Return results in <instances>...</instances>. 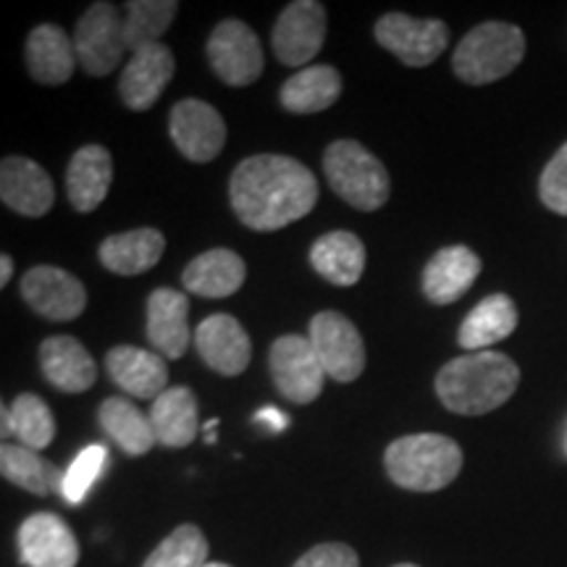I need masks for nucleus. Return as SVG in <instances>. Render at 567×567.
Returning <instances> with one entry per match:
<instances>
[{
    "label": "nucleus",
    "instance_id": "ea45409f",
    "mask_svg": "<svg viewBox=\"0 0 567 567\" xmlns=\"http://www.w3.org/2000/svg\"><path fill=\"white\" fill-rule=\"evenodd\" d=\"M0 410H3V413H0V415H3V436L9 439L11 436V408L3 405Z\"/></svg>",
    "mask_w": 567,
    "mask_h": 567
},
{
    "label": "nucleus",
    "instance_id": "2f4dec72",
    "mask_svg": "<svg viewBox=\"0 0 567 567\" xmlns=\"http://www.w3.org/2000/svg\"><path fill=\"white\" fill-rule=\"evenodd\" d=\"M179 11L176 0H130L124 6V40L130 53L155 45L166 34Z\"/></svg>",
    "mask_w": 567,
    "mask_h": 567
},
{
    "label": "nucleus",
    "instance_id": "393cba45",
    "mask_svg": "<svg viewBox=\"0 0 567 567\" xmlns=\"http://www.w3.org/2000/svg\"><path fill=\"white\" fill-rule=\"evenodd\" d=\"M163 250H166L163 231L145 226V229H132L105 237L101 250H97V258H101V264L111 274L140 276L158 266Z\"/></svg>",
    "mask_w": 567,
    "mask_h": 567
},
{
    "label": "nucleus",
    "instance_id": "f8f14e48",
    "mask_svg": "<svg viewBox=\"0 0 567 567\" xmlns=\"http://www.w3.org/2000/svg\"><path fill=\"white\" fill-rule=\"evenodd\" d=\"M21 297L48 321H74L87 308L84 284L59 266H34L21 279Z\"/></svg>",
    "mask_w": 567,
    "mask_h": 567
},
{
    "label": "nucleus",
    "instance_id": "bb28decb",
    "mask_svg": "<svg viewBox=\"0 0 567 567\" xmlns=\"http://www.w3.org/2000/svg\"><path fill=\"white\" fill-rule=\"evenodd\" d=\"M310 266L334 287H354L365 271V245L352 231H329L310 247Z\"/></svg>",
    "mask_w": 567,
    "mask_h": 567
},
{
    "label": "nucleus",
    "instance_id": "58836bf2",
    "mask_svg": "<svg viewBox=\"0 0 567 567\" xmlns=\"http://www.w3.org/2000/svg\"><path fill=\"white\" fill-rule=\"evenodd\" d=\"M11 274H13V260L11 255H0V287H6V284L11 281Z\"/></svg>",
    "mask_w": 567,
    "mask_h": 567
},
{
    "label": "nucleus",
    "instance_id": "79ce46f5",
    "mask_svg": "<svg viewBox=\"0 0 567 567\" xmlns=\"http://www.w3.org/2000/svg\"><path fill=\"white\" fill-rule=\"evenodd\" d=\"M394 567H421V565H413V563H400V565H394Z\"/></svg>",
    "mask_w": 567,
    "mask_h": 567
},
{
    "label": "nucleus",
    "instance_id": "39448f33",
    "mask_svg": "<svg viewBox=\"0 0 567 567\" xmlns=\"http://www.w3.org/2000/svg\"><path fill=\"white\" fill-rule=\"evenodd\" d=\"M323 172L331 189L352 208L373 213L384 208L392 195V179L384 163L358 140H337L326 147Z\"/></svg>",
    "mask_w": 567,
    "mask_h": 567
},
{
    "label": "nucleus",
    "instance_id": "e433bc0d",
    "mask_svg": "<svg viewBox=\"0 0 567 567\" xmlns=\"http://www.w3.org/2000/svg\"><path fill=\"white\" fill-rule=\"evenodd\" d=\"M292 567H360V557L350 544L326 542L305 551Z\"/></svg>",
    "mask_w": 567,
    "mask_h": 567
},
{
    "label": "nucleus",
    "instance_id": "1a4fd4ad",
    "mask_svg": "<svg viewBox=\"0 0 567 567\" xmlns=\"http://www.w3.org/2000/svg\"><path fill=\"white\" fill-rule=\"evenodd\" d=\"M373 34L384 51L413 69L431 66L450 45V27L442 19H413L400 11L375 21Z\"/></svg>",
    "mask_w": 567,
    "mask_h": 567
},
{
    "label": "nucleus",
    "instance_id": "f257e3e1",
    "mask_svg": "<svg viewBox=\"0 0 567 567\" xmlns=\"http://www.w3.org/2000/svg\"><path fill=\"white\" fill-rule=\"evenodd\" d=\"M234 216L252 231H279L316 208L318 179L289 155H250L231 172Z\"/></svg>",
    "mask_w": 567,
    "mask_h": 567
},
{
    "label": "nucleus",
    "instance_id": "a878e982",
    "mask_svg": "<svg viewBox=\"0 0 567 567\" xmlns=\"http://www.w3.org/2000/svg\"><path fill=\"white\" fill-rule=\"evenodd\" d=\"M151 421L158 436V444L166 450L189 446L200 434V417H197V396L189 386L166 389L151 408Z\"/></svg>",
    "mask_w": 567,
    "mask_h": 567
},
{
    "label": "nucleus",
    "instance_id": "b1692460",
    "mask_svg": "<svg viewBox=\"0 0 567 567\" xmlns=\"http://www.w3.org/2000/svg\"><path fill=\"white\" fill-rule=\"evenodd\" d=\"M24 55L27 71H30L32 80L40 84H51V87L69 82L71 74H74V66L80 63L76 61L74 40L59 24L34 27L30 38H27Z\"/></svg>",
    "mask_w": 567,
    "mask_h": 567
},
{
    "label": "nucleus",
    "instance_id": "423d86ee",
    "mask_svg": "<svg viewBox=\"0 0 567 567\" xmlns=\"http://www.w3.org/2000/svg\"><path fill=\"white\" fill-rule=\"evenodd\" d=\"M74 51L90 76H109L130 53L124 40V17L113 3H92L74 30Z\"/></svg>",
    "mask_w": 567,
    "mask_h": 567
},
{
    "label": "nucleus",
    "instance_id": "c756f323",
    "mask_svg": "<svg viewBox=\"0 0 567 567\" xmlns=\"http://www.w3.org/2000/svg\"><path fill=\"white\" fill-rule=\"evenodd\" d=\"M517 329V308L513 297L496 292L481 300L465 321L460 323L457 342L467 352H484V347H492L502 339H507Z\"/></svg>",
    "mask_w": 567,
    "mask_h": 567
},
{
    "label": "nucleus",
    "instance_id": "a19ab883",
    "mask_svg": "<svg viewBox=\"0 0 567 567\" xmlns=\"http://www.w3.org/2000/svg\"><path fill=\"white\" fill-rule=\"evenodd\" d=\"M205 567H231V565H226V563H208Z\"/></svg>",
    "mask_w": 567,
    "mask_h": 567
},
{
    "label": "nucleus",
    "instance_id": "6ab92c4d",
    "mask_svg": "<svg viewBox=\"0 0 567 567\" xmlns=\"http://www.w3.org/2000/svg\"><path fill=\"white\" fill-rule=\"evenodd\" d=\"M147 339L163 358H184L193 342L187 295H182L179 289L161 287L147 297Z\"/></svg>",
    "mask_w": 567,
    "mask_h": 567
},
{
    "label": "nucleus",
    "instance_id": "5701e85b",
    "mask_svg": "<svg viewBox=\"0 0 567 567\" xmlns=\"http://www.w3.org/2000/svg\"><path fill=\"white\" fill-rule=\"evenodd\" d=\"M113 182V158L103 145H84L71 155L66 168V193L71 208L92 213L109 197Z\"/></svg>",
    "mask_w": 567,
    "mask_h": 567
},
{
    "label": "nucleus",
    "instance_id": "aec40b11",
    "mask_svg": "<svg viewBox=\"0 0 567 567\" xmlns=\"http://www.w3.org/2000/svg\"><path fill=\"white\" fill-rule=\"evenodd\" d=\"M481 274V258L471 247H442L423 268V295L431 305H452L473 287Z\"/></svg>",
    "mask_w": 567,
    "mask_h": 567
},
{
    "label": "nucleus",
    "instance_id": "f3484780",
    "mask_svg": "<svg viewBox=\"0 0 567 567\" xmlns=\"http://www.w3.org/2000/svg\"><path fill=\"white\" fill-rule=\"evenodd\" d=\"M0 200L27 218H40L53 208L55 189L45 168L24 155H9L0 163Z\"/></svg>",
    "mask_w": 567,
    "mask_h": 567
},
{
    "label": "nucleus",
    "instance_id": "4468645a",
    "mask_svg": "<svg viewBox=\"0 0 567 567\" xmlns=\"http://www.w3.org/2000/svg\"><path fill=\"white\" fill-rule=\"evenodd\" d=\"M19 557L24 567H76L80 542L63 517L53 513H34L19 526Z\"/></svg>",
    "mask_w": 567,
    "mask_h": 567
},
{
    "label": "nucleus",
    "instance_id": "c85d7f7f",
    "mask_svg": "<svg viewBox=\"0 0 567 567\" xmlns=\"http://www.w3.org/2000/svg\"><path fill=\"white\" fill-rule=\"evenodd\" d=\"M342 95V74L334 66H308L284 82L279 92L281 109L295 116H310L331 109Z\"/></svg>",
    "mask_w": 567,
    "mask_h": 567
},
{
    "label": "nucleus",
    "instance_id": "7ed1b4c3",
    "mask_svg": "<svg viewBox=\"0 0 567 567\" xmlns=\"http://www.w3.org/2000/svg\"><path fill=\"white\" fill-rule=\"evenodd\" d=\"M384 467L389 481L405 492H442L463 471V450L444 434L400 436L386 446Z\"/></svg>",
    "mask_w": 567,
    "mask_h": 567
},
{
    "label": "nucleus",
    "instance_id": "a211bd4d",
    "mask_svg": "<svg viewBox=\"0 0 567 567\" xmlns=\"http://www.w3.org/2000/svg\"><path fill=\"white\" fill-rule=\"evenodd\" d=\"M111 381L137 400H158L168 389V365L158 352L142 347L118 344L105 354Z\"/></svg>",
    "mask_w": 567,
    "mask_h": 567
},
{
    "label": "nucleus",
    "instance_id": "f03ea898",
    "mask_svg": "<svg viewBox=\"0 0 567 567\" xmlns=\"http://www.w3.org/2000/svg\"><path fill=\"white\" fill-rule=\"evenodd\" d=\"M520 384V368L505 352H467L436 373V396L455 415H486Z\"/></svg>",
    "mask_w": 567,
    "mask_h": 567
},
{
    "label": "nucleus",
    "instance_id": "cd10ccee",
    "mask_svg": "<svg viewBox=\"0 0 567 567\" xmlns=\"http://www.w3.org/2000/svg\"><path fill=\"white\" fill-rule=\"evenodd\" d=\"M97 423L130 457H145L158 444L151 413L140 410L124 396H109L97 410Z\"/></svg>",
    "mask_w": 567,
    "mask_h": 567
},
{
    "label": "nucleus",
    "instance_id": "2eb2a0df",
    "mask_svg": "<svg viewBox=\"0 0 567 567\" xmlns=\"http://www.w3.org/2000/svg\"><path fill=\"white\" fill-rule=\"evenodd\" d=\"M174 71L176 59L172 48L163 45V42L134 51L122 71V80H118V95H122L126 109L151 111L158 103L163 90L168 87V82L174 80Z\"/></svg>",
    "mask_w": 567,
    "mask_h": 567
},
{
    "label": "nucleus",
    "instance_id": "0eeeda50",
    "mask_svg": "<svg viewBox=\"0 0 567 567\" xmlns=\"http://www.w3.org/2000/svg\"><path fill=\"white\" fill-rule=\"evenodd\" d=\"M205 53H208L213 74L229 87H247L264 74L266 59L258 34L239 19H224L221 24H216Z\"/></svg>",
    "mask_w": 567,
    "mask_h": 567
},
{
    "label": "nucleus",
    "instance_id": "20e7f679",
    "mask_svg": "<svg viewBox=\"0 0 567 567\" xmlns=\"http://www.w3.org/2000/svg\"><path fill=\"white\" fill-rule=\"evenodd\" d=\"M523 55H526V38L520 27L507 21H486L460 40L452 53V71L460 82L481 87L513 74L520 66Z\"/></svg>",
    "mask_w": 567,
    "mask_h": 567
},
{
    "label": "nucleus",
    "instance_id": "4c0bfd02",
    "mask_svg": "<svg viewBox=\"0 0 567 567\" xmlns=\"http://www.w3.org/2000/svg\"><path fill=\"white\" fill-rule=\"evenodd\" d=\"M255 421L266 423L271 431H284V429H287L289 417L284 415V413H279V410H276V408H264L258 415H255Z\"/></svg>",
    "mask_w": 567,
    "mask_h": 567
},
{
    "label": "nucleus",
    "instance_id": "72a5a7b5",
    "mask_svg": "<svg viewBox=\"0 0 567 567\" xmlns=\"http://www.w3.org/2000/svg\"><path fill=\"white\" fill-rule=\"evenodd\" d=\"M11 434L27 450H48L55 439V417L45 400L30 392L19 394L11 405Z\"/></svg>",
    "mask_w": 567,
    "mask_h": 567
},
{
    "label": "nucleus",
    "instance_id": "ddd939ff",
    "mask_svg": "<svg viewBox=\"0 0 567 567\" xmlns=\"http://www.w3.org/2000/svg\"><path fill=\"white\" fill-rule=\"evenodd\" d=\"M168 132L184 158L193 163H210L226 145V122L210 103L187 97L172 109Z\"/></svg>",
    "mask_w": 567,
    "mask_h": 567
},
{
    "label": "nucleus",
    "instance_id": "9d476101",
    "mask_svg": "<svg viewBox=\"0 0 567 567\" xmlns=\"http://www.w3.org/2000/svg\"><path fill=\"white\" fill-rule=\"evenodd\" d=\"M308 339L318 360H321L326 375H331L339 384H350V381L360 379L365 368V344L358 326L350 318L337 313V310H321L310 321Z\"/></svg>",
    "mask_w": 567,
    "mask_h": 567
},
{
    "label": "nucleus",
    "instance_id": "9b49d317",
    "mask_svg": "<svg viewBox=\"0 0 567 567\" xmlns=\"http://www.w3.org/2000/svg\"><path fill=\"white\" fill-rule=\"evenodd\" d=\"M326 19L323 3L318 0H295L276 19L271 32V45L279 63L284 66H305L321 53L326 42Z\"/></svg>",
    "mask_w": 567,
    "mask_h": 567
},
{
    "label": "nucleus",
    "instance_id": "c9c22d12",
    "mask_svg": "<svg viewBox=\"0 0 567 567\" xmlns=\"http://www.w3.org/2000/svg\"><path fill=\"white\" fill-rule=\"evenodd\" d=\"M538 197L551 213L567 216V142L551 155L538 179Z\"/></svg>",
    "mask_w": 567,
    "mask_h": 567
},
{
    "label": "nucleus",
    "instance_id": "6e6552de",
    "mask_svg": "<svg viewBox=\"0 0 567 567\" xmlns=\"http://www.w3.org/2000/svg\"><path fill=\"white\" fill-rule=\"evenodd\" d=\"M268 371L284 400L292 405H310L323 392L326 371L310 339L300 334H284L268 352Z\"/></svg>",
    "mask_w": 567,
    "mask_h": 567
},
{
    "label": "nucleus",
    "instance_id": "473e14b6",
    "mask_svg": "<svg viewBox=\"0 0 567 567\" xmlns=\"http://www.w3.org/2000/svg\"><path fill=\"white\" fill-rule=\"evenodd\" d=\"M208 538L195 523H182L147 555L142 567H205L208 565Z\"/></svg>",
    "mask_w": 567,
    "mask_h": 567
},
{
    "label": "nucleus",
    "instance_id": "412c9836",
    "mask_svg": "<svg viewBox=\"0 0 567 567\" xmlns=\"http://www.w3.org/2000/svg\"><path fill=\"white\" fill-rule=\"evenodd\" d=\"M40 368L45 379L66 394H84L97 379L92 354L84 350L80 339L66 334L48 337L40 344Z\"/></svg>",
    "mask_w": 567,
    "mask_h": 567
},
{
    "label": "nucleus",
    "instance_id": "dca6fc26",
    "mask_svg": "<svg viewBox=\"0 0 567 567\" xmlns=\"http://www.w3.org/2000/svg\"><path fill=\"white\" fill-rule=\"evenodd\" d=\"M197 354L210 371L239 375L252 360V342L245 326L229 313H213L195 329Z\"/></svg>",
    "mask_w": 567,
    "mask_h": 567
},
{
    "label": "nucleus",
    "instance_id": "f704fd0d",
    "mask_svg": "<svg viewBox=\"0 0 567 567\" xmlns=\"http://www.w3.org/2000/svg\"><path fill=\"white\" fill-rule=\"evenodd\" d=\"M105 463H109V450H105L103 444L84 446L80 455L71 460L69 471L63 473V499H66L69 505H80L84 496H87L92 484L101 478Z\"/></svg>",
    "mask_w": 567,
    "mask_h": 567
},
{
    "label": "nucleus",
    "instance_id": "4be33fe9",
    "mask_svg": "<svg viewBox=\"0 0 567 567\" xmlns=\"http://www.w3.org/2000/svg\"><path fill=\"white\" fill-rule=\"evenodd\" d=\"M247 279V266L229 247H213V250L197 255L184 268L182 284L187 292L208 300H224L243 289Z\"/></svg>",
    "mask_w": 567,
    "mask_h": 567
},
{
    "label": "nucleus",
    "instance_id": "7c9ffc66",
    "mask_svg": "<svg viewBox=\"0 0 567 567\" xmlns=\"http://www.w3.org/2000/svg\"><path fill=\"white\" fill-rule=\"evenodd\" d=\"M0 473L13 486L24 488L34 496H51L63 488V473L59 465L45 460L40 452L21 444L6 442L0 446Z\"/></svg>",
    "mask_w": 567,
    "mask_h": 567
}]
</instances>
